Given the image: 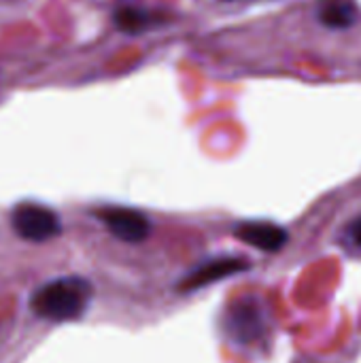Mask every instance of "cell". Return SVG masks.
<instances>
[{"instance_id":"1","label":"cell","mask_w":361,"mask_h":363,"mask_svg":"<svg viewBox=\"0 0 361 363\" xmlns=\"http://www.w3.org/2000/svg\"><path fill=\"white\" fill-rule=\"evenodd\" d=\"M91 298V287L83 279H57L32 294V313L47 321L79 319Z\"/></svg>"},{"instance_id":"2","label":"cell","mask_w":361,"mask_h":363,"mask_svg":"<svg viewBox=\"0 0 361 363\" xmlns=\"http://www.w3.org/2000/svg\"><path fill=\"white\" fill-rule=\"evenodd\" d=\"M11 225L19 238L30 242H47L62 232L60 217L51 208L34 202L17 204L11 213Z\"/></svg>"},{"instance_id":"3","label":"cell","mask_w":361,"mask_h":363,"mask_svg":"<svg viewBox=\"0 0 361 363\" xmlns=\"http://www.w3.org/2000/svg\"><path fill=\"white\" fill-rule=\"evenodd\" d=\"M102 223L106 225V230L130 245H138L143 240H147V236L151 234V223L149 219L134 208H104L98 213Z\"/></svg>"},{"instance_id":"4","label":"cell","mask_w":361,"mask_h":363,"mask_svg":"<svg viewBox=\"0 0 361 363\" xmlns=\"http://www.w3.org/2000/svg\"><path fill=\"white\" fill-rule=\"evenodd\" d=\"M236 238H240L243 242L266 251V253H274L279 249L285 247L287 242V232L270 221H243L236 225Z\"/></svg>"},{"instance_id":"5","label":"cell","mask_w":361,"mask_h":363,"mask_svg":"<svg viewBox=\"0 0 361 363\" xmlns=\"http://www.w3.org/2000/svg\"><path fill=\"white\" fill-rule=\"evenodd\" d=\"M249 264L243 257H219V259H211L206 264H202L200 268H196L194 272H189L185 277V281L181 283V289H200L206 287L211 283H217L221 279H228L236 272L247 270Z\"/></svg>"},{"instance_id":"6","label":"cell","mask_w":361,"mask_h":363,"mask_svg":"<svg viewBox=\"0 0 361 363\" xmlns=\"http://www.w3.org/2000/svg\"><path fill=\"white\" fill-rule=\"evenodd\" d=\"M232 336L238 342H249L260 334V311L251 304L245 302L240 304L232 315H230V323H228Z\"/></svg>"},{"instance_id":"7","label":"cell","mask_w":361,"mask_h":363,"mask_svg":"<svg viewBox=\"0 0 361 363\" xmlns=\"http://www.w3.org/2000/svg\"><path fill=\"white\" fill-rule=\"evenodd\" d=\"M115 23L128 34H138L157 23V15L136 4H121L115 11Z\"/></svg>"},{"instance_id":"8","label":"cell","mask_w":361,"mask_h":363,"mask_svg":"<svg viewBox=\"0 0 361 363\" xmlns=\"http://www.w3.org/2000/svg\"><path fill=\"white\" fill-rule=\"evenodd\" d=\"M357 9L351 0H323L319 6V19L330 28H347L355 21Z\"/></svg>"},{"instance_id":"9","label":"cell","mask_w":361,"mask_h":363,"mask_svg":"<svg viewBox=\"0 0 361 363\" xmlns=\"http://www.w3.org/2000/svg\"><path fill=\"white\" fill-rule=\"evenodd\" d=\"M351 234H353V238H355V242L361 247V219H357L355 223H353V228H351Z\"/></svg>"}]
</instances>
